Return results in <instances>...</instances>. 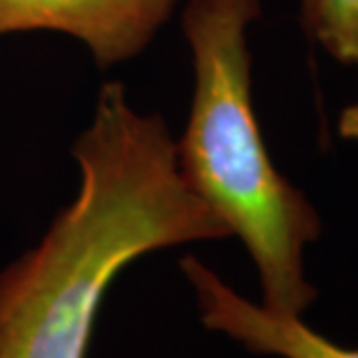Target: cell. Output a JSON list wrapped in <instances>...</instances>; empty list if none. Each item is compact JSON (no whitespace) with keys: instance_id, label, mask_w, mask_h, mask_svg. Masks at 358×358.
<instances>
[{"instance_id":"2","label":"cell","mask_w":358,"mask_h":358,"mask_svg":"<svg viewBox=\"0 0 358 358\" xmlns=\"http://www.w3.org/2000/svg\"><path fill=\"white\" fill-rule=\"evenodd\" d=\"M261 13L263 0H187L181 30L193 94L176 159L193 193L247 249L263 305L303 315L319 296L307 279L305 249L319 241L322 219L277 169L257 120L249 28Z\"/></svg>"},{"instance_id":"6","label":"cell","mask_w":358,"mask_h":358,"mask_svg":"<svg viewBox=\"0 0 358 358\" xmlns=\"http://www.w3.org/2000/svg\"><path fill=\"white\" fill-rule=\"evenodd\" d=\"M338 136L346 141H358V96L350 103H346L338 115Z\"/></svg>"},{"instance_id":"4","label":"cell","mask_w":358,"mask_h":358,"mask_svg":"<svg viewBox=\"0 0 358 358\" xmlns=\"http://www.w3.org/2000/svg\"><path fill=\"white\" fill-rule=\"evenodd\" d=\"M179 268L195 294L205 329L229 336L249 352L277 358H358V348L322 336L303 315L277 313L245 299L197 257H183Z\"/></svg>"},{"instance_id":"5","label":"cell","mask_w":358,"mask_h":358,"mask_svg":"<svg viewBox=\"0 0 358 358\" xmlns=\"http://www.w3.org/2000/svg\"><path fill=\"white\" fill-rule=\"evenodd\" d=\"M303 24L336 62L358 66V0H301Z\"/></svg>"},{"instance_id":"1","label":"cell","mask_w":358,"mask_h":358,"mask_svg":"<svg viewBox=\"0 0 358 358\" xmlns=\"http://www.w3.org/2000/svg\"><path fill=\"white\" fill-rule=\"evenodd\" d=\"M80 183L38 245L0 271V358H86L110 285L141 257L231 237L179 173L159 114L103 84L72 145Z\"/></svg>"},{"instance_id":"3","label":"cell","mask_w":358,"mask_h":358,"mask_svg":"<svg viewBox=\"0 0 358 358\" xmlns=\"http://www.w3.org/2000/svg\"><path fill=\"white\" fill-rule=\"evenodd\" d=\"M181 0H0V36L48 30L82 42L100 70L140 56Z\"/></svg>"}]
</instances>
